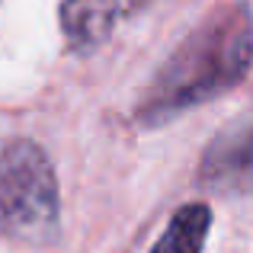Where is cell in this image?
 <instances>
[{
	"label": "cell",
	"mask_w": 253,
	"mask_h": 253,
	"mask_svg": "<svg viewBox=\"0 0 253 253\" xmlns=\"http://www.w3.org/2000/svg\"><path fill=\"white\" fill-rule=\"evenodd\" d=\"M253 64V13L247 3H224L211 10L176 51L157 68L144 90L135 119L148 128L176 119L179 112L221 96Z\"/></svg>",
	"instance_id": "obj_1"
},
{
	"label": "cell",
	"mask_w": 253,
	"mask_h": 253,
	"mask_svg": "<svg viewBox=\"0 0 253 253\" xmlns=\"http://www.w3.org/2000/svg\"><path fill=\"white\" fill-rule=\"evenodd\" d=\"M58 176L36 141L16 138L0 151V224L19 241L45 244L58 231Z\"/></svg>",
	"instance_id": "obj_2"
},
{
	"label": "cell",
	"mask_w": 253,
	"mask_h": 253,
	"mask_svg": "<svg viewBox=\"0 0 253 253\" xmlns=\"http://www.w3.org/2000/svg\"><path fill=\"white\" fill-rule=\"evenodd\" d=\"M199 176L209 189L221 196L253 192V106L234 116L209 141L199 164Z\"/></svg>",
	"instance_id": "obj_3"
},
{
	"label": "cell",
	"mask_w": 253,
	"mask_h": 253,
	"mask_svg": "<svg viewBox=\"0 0 253 253\" xmlns=\"http://www.w3.org/2000/svg\"><path fill=\"white\" fill-rule=\"evenodd\" d=\"M119 13V0H61L58 19L64 42L71 45V51H96L112 36Z\"/></svg>",
	"instance_id": "obj_4"
},
{
	"label": "cell",
	"mask_w": 253,
	"mask_h": 253,
	"mask_svg": "<svg viewBox=\"0 0 253 253\" xmlns=\"http://www.w3.org/2000/svg\"><path fill=\"white\" fill-rule=\"evenodd\" d=\"M209 228H211V209L209 205L205 202L183 205V209L170 218L167 231H164L161 241L151 247V253H202Z\"/></svg>",
	"instance_id": "obj_5"
}]
</instances>
